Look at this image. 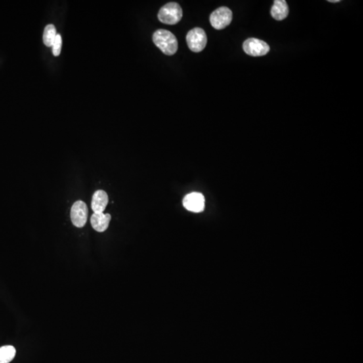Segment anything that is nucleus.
Wrapping results in <instances>:
<instances>
[{
    "label": "nucleus",
    "instance_id": "nucleus-6",
    "mask_svg": "<svg viewBox=\"0 0 363 363\" xmlns=\"http://www.w3.org/2000/svg\"><path fill=\"white\" fill-rule=\"evenodd\" d=\"M88 217V208L86 203L77 201L71 209V219L73 225L77 228H83L87 224Z\"/></svg>",
    "mask_w": 363,
    "mask_h": 363
},
{
    "label": "nucleus",
    "instance_id": "nucleus-11",
    "mask_svg": "<svg viewBox=\"0 0 363 363\" xmlns=\"http://www.w3.org/2000/svg\"><path fill=\"white\" fill-rule=\"evenodd\" d=\"M16 349L13 346H4L0 348V363H9L16 356Z\"/></svg>",
    "mask_w": 363,
    "mask_h": 363
},
{
    "label": "nucleus",
    "instance_id": "nucleus-13",
    "mask_svg": "<svg viewBox=\"0 0 363 363\" xmlns=\"http://www.w3.org/2000/svg\"><path fill=\"white\" fill-rule=\"evenodd\" d=\"M62 38L60 34H57L55 39L52 43V51L54 56L58 57L60 55L61 51H62Z\"/></svg>",
    "mask_w": 363,
    "mask_h": 363
},
{
    "label": "nucleus",
    "instance_id": "nucleus-14",
    "mask_svg": "<svg viewBox=\"0 0 363 363\" xmlns=\"http://www.w3.org/2000/svg\"><path fill=\"white\" fill-rule=\"evenodd\" d=\"M328 2L331 3H338V2H341V0H329Z\"/></svg>",
    "mask_w": 363,
    "mask_h": 363
},
{
    "label": "nucleus",
    "instance_id": "nucleus-9",
    "mask_svg": "<svg viewBox=\"0 0 363 363\" xmlns=\"http://www.w3.org/2000/svg\"><path fill=\"white\" fill-rule=\"evenodd\" d=\"M108 203V197L104 190L94 192L92 200V209L94 213H103Z\"/></svg>",
    "mask_w": 363,
    "mask_h": 363
},
{
    "label": "nucleus",
    "instance_id": "nucleus-8",
    "mask_svg": "<svg viewBox=\"0 0 363 363\" xmlns=\"http://www.w3.org/2000/svg\"><path fill=\"white\" fill-rule=\"evenodd\" d=\"M111 220L110 214L94 213L92 215L90 221L94 230L98 232H104L108 228Z\"/></svg>",
    "mask_w": 363,
    "mask_h": 363
},
{
    "label": "nucleus",
    "instance_id": "nucleus-4",
    "mask_svg": "<svg viewBox=\"0 0 363 363\" xmlns=\"http://www.w3.org/2000/svg\"><path fill=\"white\" fill-rule=\"evenodd\" d=\"M233 14L232 10L227 7L217 8L210 16V22L212 26L217 30H222L232 22Z\"/></svg>",
    "mask_w": 363,
    "mask_h": 363
},
{
    "label": "nucleus",
    "instance_id": "nucleus-1",
    "mask_svg": "<svg viewBox=\"0 0 363 363\" xmlns=\"http://www.w3.org/2000/svg\"><path fill=\"white\" fill-rule=\"evenodd\" d=\"M155 45L166 55H173L178 50V41L175 35L164 29H159L153 35Z\"/></svg>",
    "mask_w": 363,
    "mask_h": 363
},
{
    "label": "nucleus",
    "instance_id": "nucleus-5",
    "mask_svg": "<svg viewBox=\"0 0 363 363\" xmlns=\"http://www.w3.org/2000/svg\"><path fill=\"white\" fill-rule=\"evenodd\" d=\"M243 51L253 57L264 56L270 51V47L262 40L250 38L243 43Z\"/></svg>",
    "mask_w": 363,
    "mask_h": 363
},
{
    "label": "nucleus",
    "instance_id": "nucleus-10",
    "mask_svg": "<svg viewBox=\"0 0 363 363\" xmlns=\"http://www.w3.org/2000/svg\"><path fill=\"white\" fill-rule=\"evenodd\" d=\"M289 14V6L285 0H275L271 9V15L276 20H283Z\"/></svg>",
    "mask_w": 363,
    "mask_h": 363
},
{
    "label": "nucleus",
    "instance_id": "nucleus-2",
    "mask_svg": "<svg viewBox=\"0 0 363 363\" xmlns=\"http://www.w3.org/2000/svg\"><path fill=\"white\" fill-rule=\"evenodd\" d=\"M157 16L163 24H176L182 18V8L176 2H170L160 8Z\"/></svg>",
    "mask_w": 363,
    "mask_h": 363
},
{
    "label": "nucleus",
    "instance_id": "nucleus-7",
    "mask_svg": "<svg viewBox=\"0 0 363 363\" xmlns=\"http://www.w3.org/2000/svg\"><path fill=\"white\" fill-rule=\"evenodd\" d=\"M205 199L203 194L192 192L184 197L183 206L188 211L193 213H201L205 209Z\"/></svg>",
    "mask_w": 363,
    "mask_h": 363
},
{
    "label": "nucleus",
    "instance_id": "nucleus-12",
    "mask_svg": "<svg viewBox=\"0 0 363 363\" xmlns=\"http://www.w3.org/2000/svg\"><path fill=\"white\" fill-rule=\"evenodd\" d=\"M57 36V31L55 26L53 24H48L45 27L43 33V42L44 44L47 47H52V43L55 39Z\"/></svg>",
    "mask_w": 363,
    "mask_h": 363
},
{
    "label": "nucleus",
    "instance_id": "nucleus-3",
    "mask_svg": "<svg viewBox=\"0 0 363 363\" xmlns=\"http://www.w3.org/2000/svg\"><path fill=\"white\" fill-rule=\"evenodd\" d=\"M186 43L191 51L195 52L202 51L207 43L206 33L202 29H193L186 35Z\"/></svg>",
    "mask_w": 363,
    "mask_h": 363
}]
</instances>
